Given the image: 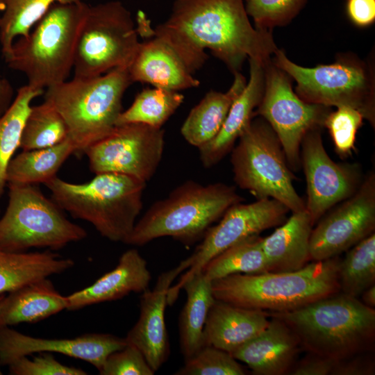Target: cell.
<instances>
[{"instance_id": "obj_42", "label": "cell", "mask_w": 375, "mask_h": 375, "mask_svg": "<svg viewBox=\"0 0 375 375\" xmlns=\"http://www.w3.org/2000/svg\"><path fill=\"white\" fill-rule=\"evenodd\" d=\"M374 372V360L369 352H364L338 360L331 375H372Z\"/></svg>"}, {"instance_id": "obj_29", "label": "cell", "mask_w": 375, "mask_h": 375, "mask_svg": "<svg viewBox=\"0 0 375 375\" xmlns=\"http://www.w3.org/2000/svg\"><path fill=\"white\" fill-rule=\"evenodd\" d=\"M74 152H76L75 147L68 137L50 147L23 151L8 163L6 183L45 184L57 176L58 169Z\"/></svg>"}, {"instance_id": "obj_14", "label": "cell", "mask_w": 375, "mask_h": 375, "mask_svg": "<svg viewBox=\"0 0 375 375\" xmlns=\"http://www.w3.org/2000/svg\"><path fill=\"white\" fill-rule=\"evenodd\" d=\"M165 147V131L142 124L117 125L86 147L90 170L95 174L117 173L147 183L156 173Z\"/></svg>"}, {"instance_id": "obj_31", "label": "cell", "mask_w": 375, "mask_h": 375, "mask_svg": "<svg viewBox=\"0 0 375 375\" xmlns=\"http://www.w3.org/2000/svg\"><path fill=\"white\" fill-rule=\"evenodd\" d=\"M44 90L26 84L17 92L14 101L0 117V197L6 184V169L20 146L23 129L31 108L32 101Z\"/></svg>"}, {"instance_id": "obj_30", "label": "cell", "mask_w": 375, "mask_h": 375, "mask_svg": "<svg viewBox=\"0 0 375 375\" xmlns=\"http://www.w3.org/2000/svg\"><path fill=\"white\" fill-rule=\"evenodd\" d=\"M262 238L253 235L233 244L209 260L201 272L211 282L232 274L272 272L262 250Z\"/></svg>"}, {"instance_id": "obj_3", "label": "cell", "mask_w": 375, "mask_h": 375, "mask_svg": "<svg viewBox=\"0 0 375 375\" xmlns=\"http://www.w3.org/2000/svg\"><path fill=\"white\" fill-rule=\"evenodd\" d=\"M340 260L338 256L294 272L229 275L212 281V294L217 300L267 312L296 310L340 292Z\"/></svg>"}, {"instance_id": "obj_13", "label": "cell", "mask_w": 375, "mask_h": 375, "mask_svg": "<svg viewBox=\"0 0 375 375\" xmlns=\"http://www.w3.org/2000/svg\"><path fill=\"white\" fill-rule=\"evenodd\" d=\"M289 212L284 204L270 198L247 204L240 202L228 208L219 222L207 230L194 252L180 262L186 272L176 285L169 288L168 305L175 302L183 285L212 258L247 238L280 226Z\"/></svg>"}, {"instance_id": "obj_6", "label": "cell", "mask_w": 375, "mask_h": 375, "mask_svg": "<svg viewBox=\"0 0 375 375\" xmlns=\"http://www.w3.org/2000/svg\"><path fill=\"white\" fill-rule=\"evenodd\" d=\"M88 7L86 1L53 5L27 36L14 42L4 58L8 66L23 73L35 88L67 81Z\"/></svg>"}, {"instance_id": "obj_41", "label": "cell", "mask_w": 375, "mask_h": 375, "mask_svg": "<svg viewBox=\"0 0 375 375\" xmlns=\"http://www.w3.org/2000/svg\"><path fill=\"white\" fill-rule=\"evenodd\" d=\"M338 360L308 353L298 362H295L289 374L292 375H331Z\"/></svg>"}, {"instance_id": "obj_26", "label": "cell", "mask_w": 375, "mask_h": 375, "mask_svg": "<svg viewBox=\"0 0 375 375\" xmlns=\"http://www.w3.org/2000/svg\"><path fill=\"white\" fill-rule=\"evenodd\" d=\"M246 78L234 74V80L225 92L210 90L192 108L184 121L181 133L190 144L198 149L210 142L222 128L229 109L244 90Z\"/></svg>"}, {"instance_id": "obj_36", "label": "cell", "mask_w": 375, "mask_h": 375, "mask_svg": "<svg viewBox=\"0 0 375 375\" xmlns=\"http://www.w3.org/2000/svg\"><path fill=\"white\" fill-rule=\"evenodd\" d=\"M308 0H245V10L258 30L272 31L289 24Z\"/></svg>"}, {"instance_id": "obj_7", "label": "cell", "mask_w": 375, "mask_h": 375, "mask_svg": "<svg viewBox=\"0 0 375 375\" xmlns=\"http://www.w3.org/2000/svg\"><path fill=\"white\" fill-rule=\"evenodd\" d=\"M132 83L128 67L92 78H76L47 88L44 100L64 119L76 151L108 135L122 112L123 96Z\"/></svg>"}, {"instance_id": "obj_45", "label": "cell", "mask_w": 375, "mask_h": 375, "mask_svg": "<svg viewBox=\"0 0 375 375\" xmlns=\"http://www.w3.org/2000/svg\"><path fill=\"white\" fill-rule=\"evenodd\" d=\"M362 302L367 306L375 307V284L365 290L362 294Z\"/></svg>"}, {"instance_id": "obj_44", "label": "cell", "mask_w": 375, "mask_h": 375, "mask_svg": "<svg viewBox=\"0 0 375 375\" xmlns=\"http://www.w3.org/2000/svg\"><path fill=\"white\" fill-rule=\"evenodd\" d=\"M3 10V0H0V19ZM12 88L6 79L0 78V117L11 104Z\"/></svg>"}, {"instance_id": "obj_25", "label": "cell", "mask_w": 375, "mask_h": 375, "mask_svg": "<svg viewBox=\"0 0 375 375\" xmlns=\"http://www.w3.org/2000/svg\"><path fill=\"white\" fill-rule=\"evenodd\" d=\"M67 307V297L60 294L46 278L3 296L0 300V327L37 323Z\"/></svg>"}, {"instance_id": "obj_18", "label": "cell", "mask_w": 375, "mask_h": 375, "mask_svg": "<svg viewBox=\"0 0 375 375\" xmlns=\"http://www.w3.org/2000/svg\"><path fill=\"white\" fill-rule=\"evenodd\" d=\"M185 269L178 265L162 272L154 288H147L140 298V313L138 322L125 337L127 344L135 346L156 372L166 362L169 344L165 312L167 293L174 279Z\"/></svg>"}, {"instance_id": "obj_16", "label": "cell", "mask_w": 375, "mask_h": 375, "mask_svg": "<svg viewBox=\"0 0 375 375\" xmlns=\"http://www.w3.org/2000/svg\"><path fill=\"white\" fill-rule=\"evenodd\" d=\"M301 165L306 180V209L313 226L337 203L351 196L361 183L356 165L336 163L328 155L321 128L311 130L303 137Z\"/></svg>"}, {"instance_id": "obj_17", "label": "cell", "mask_w": 375, "mask_h": 375, "mask_svg": "<svg viewBox=\"0 0 375 375\" xmlns=\"http://www.w3.org/2000/svg\"><path fill=\"white\" fill-rule=\"evenodd\" d=\"M127 344L125 338L88 333L74 338L49 339L24 335L9 326L0 327V365L34 353L56 352L86 361L98 371L111 353Z\"/></svg>"}, {"instance_id": "obj_33", "label": "cell", "mask_w": 375, "mask_h": 375, "mask_svg": "<svg viewBox=\"0 0 375 375\" xmlns=\"http://www.w3.org/2000/svg\"><path fill=\"white\" fill-rule=\"evenodd\" d=\"M183 101L184 96L178 91L156 87L144 89L136 95L131 106L122 110L116 126L142 124L162 128Z\"/></svg>"}, {"instance_id": "obj_27", "label": "cell", "mask_w": 375, "mask_h": 375, "mask_svg": "<svg viewBox=\"0 0 375 375\" xmlns=\"http://www.w3.org/2000/svg\"><path fill=\"white\" fill-rule=\"evenodd\" d=\"M73 260L51 251L10 252L0 249V294L64 272Z\"/></svg>"}, {"instance_id": "obj_38", "label": "cell", "mask_w": 375, "mask_h": 375, "mask_svg": "<svg viewBox=\"0 0 375 375\" xmlns=\"http://www.w3.org/2000/svg\"><path fill=\"white\" fill-rule=\"evenodd\" d=\"M363 116L349 106H338L327 115L324 127H326L333 140L335 151L341 158H347L355 150L358 130L362 126Z\"/></svg>"}, {"instance_id": "obj_39", "label": "cell", "mask_w": 375, "mask_h": 375, "mask_svg": "<svg viewBox=\"0 0 375 375\" xmlns=\"http://www.w3.org/2000/svg\"><path fill=\"white\" fill-rule=\"evenodd\" d=\"M101 375H153L142 352L134 345L127 344L120 350L114 351L106 358Z\"/></svg>"}, {"instance_id": "obj_8", "label": "cell", "mask_w": 375, "mask_h": 375, "mask_svg": "<svg viewBox=\"0 0 375 375\" xmlns=\"http://www.w3.org/2000/svg\"><path fill=\"white\" fill-rule=\"evenodd\" d=\"M272 61L295 81V93L304 101L331 108L351 107L374 127L375 74L372 62L343 54L332 64L305 67L291 61L279 49Z\"/></svg>"}, {"instance_id": "obj_24", "label": "cell", "mask_w": 375, "mask_h": 375, "mask_svg": "<svg viewBox=\"0 0 375 375\" xmlns=\"http://www.w3.org/2000/svg\"><path fill=\"white\" fill-rule=\"evenodd\" d=\"M312 226L310 215L304 209L293 212L270 235L262 238V250L272 272H294L311 260Z\"/></svg>"}, {"instance_id": "obj_9", "label": "cell", "mask_w": 375, "mask_h": 375, "mask_svg": "<svg viewBox=\"0 0 375 375\" xmlns=\"http://www.w3.org/2000/svg\"><path fill=\"white\" fill-rule=\"evenodd\" d=\"M231 152L234 181L241 189L257 199H275L292 212L306 209L281 144L266 120L253 118Z\"/></svg>"}, {"instance_id": "obj_15", "label": "cell", "mask_w": 375, "mask_h": 375, "mask_svg": "<svg viewBox=\"0 0 375 375\" xmlns=\"http://www.w3.org/2000/svg\"><path fill=\"white\" fill-rule=\"evenodd\" d=\"M322 217L311 232V261L338 256L374 233V173L370 172L351 196Z\"/></svg>"}, {"instance_id": "obj_40", "label": "cell", "mask_w": 375, "mask_h": 375, "mask_svg": "<svg viewBox=\"0 0 375 375\" xmlns=\"http://www.w3.org/2000/svg\"><path fill=\"white\" fill-rule=\"evenodd\" d=\"M29 359L22 356L14 360L8 365V372L12 375H85L87 372L59 362L52 355L41 352Z\"/></svg>"}, {"instance_id": "obj_5", "label": "cell", "mask_w": 375, "mask_h": 375, "mask_svg": "<svg viewBox=\"0 0 375 375\" xmlns=\"http://www.w3.org/2000/svg\"><path fill=\"white\" fill-rule=\"evenodd\" d=\"M44 185L62 210L90 223L106 239L123 243L142 210L146 186L133 177L117 173L97 174L84 183L56 176Z\"/></svg>"}, {"instance_id": "obj_12", "label": "cell", "mask_w": 375, "mask_h": 375, "mask_svg": "<svg viewBox=\"0 0 375 375\" xmlns=\"http://www.w3.org/2000/svg\"><path fill=\"white\" fill-rule=\"evenodd\" d=\"M265 90L255 110L276 134L292 171L301 166V144L310 131L324 127L331 107L309 103L292 88V78L271 60L264 64Z\"/></svg>"}, {"instance_id": "obj_10", "label": "cell", "mask_w": 375, "mask_h": 375, "mask_svg": "<svg viewBox=\"0 0 375 375\" xmlns=\"http://www.w3.org/2000/svg\"><path fill=\"white\" fill-rule=\"evenodd\" d=\"M8 203L0 219V249L24 252L33 247L60 249L85 238L87 232L35 185L8 183Z\"/></svg>"}, {"instance_id": "obj_22", "label": "cell", "mask_w": 375, "mask_h": 375, "mask_svg": "<svg viewBox=\"0 0 375 375\" xmlns=\"http://www.w3.org/2000/svg\"><path fill=\"white\" fill-rule=\"evenodd\" d=\"M128 73L132 83H149L175 91L200 85L174 51L156 36L140 43Z\"/></svg>"}, {"instance_id": "obj_21", "label": "cell", "mask_w": 375, "mask_h": 375, "mask_svg": "<svg viewBox=\"0 0 375 375\" xmlns=\"http://www.w3.org/2000/svg\"><path fill=\"white\" fill-rule=\"evenodd\" d=\"M151 275L146 260L135 249L126 251L118 264L91 285L67 297V310L121 299L131 292H142L149 285Z\"/></svg>"}, {"instance_id": "obj_46", "label": "cell", "mask_w": 375, "mask_h": 375, "mask_svg": "<svg viewBox=\"0 0 375 375\" xmlns=\"http://www.w3.org/2000/svg\"><path fill=\"white\" fill-rule=\"evenodd\" d=\"M5 295V294H0V300L3 297V296ZM2 374V372H1V370L0 369V375Z\"/></svg>"}, {"instance_id": "obj_28", "label": "cell", "mask_w": 375, "mask_h": 375, "mask_svg": "<svg viewBox=\"0 0 375 375\" xmlns=\"http://www.w3.org/2000/svg\"><path fill=\"white\" fill-rule=\"evenodd\" d=\"M182 288L187 299L179 317V340L181 353L187 360L203 346V328L215 299L212 282L201 272L189 279Z\"/></svg>"}, {"instance_id": "obj_43", "label": "cell", "mask_w": 375, "mask_h": 375, "mask_svg": "<svg viewBox=\"0 0 375 375\" xmlns=\"http://www.w3.org/2000/svg\"><path fill=\"white\" fill-rule=\"evenodd\" d=\"M346 11L354 25L367 27L375 22V0H347Z\"/></svg>"}, {"instance_id": "obj_19", "label": "cell", "mask_w": 375, "mask_h": 375, "mask_svg": "<svg viewBox=\"0 0 375 375\" xmlns=\"http://www.w3.org/2000/svg\"><path fill=\"white\" fill-rule=\"evenodd\" d=\"M249 62V79L232 103L218 133L199 148L200 160L204 167L219 163L233 149L235 142L255 117L265 90V69L262 63L253 58Z\"/></svg>"}, {"instance_id": "obj_23", "label": "cell", "mask_w": 375, "mask_h": 375, "mask_svg": "<svg viewBox=\"0 0 375 375\" xmlns=\"http://www.w3.org/2000/svg\"><path fill=\"white\" fill-rule=\"evenodd\" d=\"M269 316L264 310L215 299L203 328V346H212L231 353L264 331L269 322Z\"/></svg>"}, {"instance_id": "obj_4", "label": "cell", "mask_w": 375, "mask_h": 375, "mask_svg": "<svg viewBox=\"0 0 375 375\" xmlns=\"http://www.w3.org/2000/svg\"><path fill=\"white\" fill-rule=\"evenodd\" d=\"M243 201L233 186L187 181L153 203L124 243L142 246L158 238L172 237L190 244L203 238L228 208Z\"/></svg>"}, {"instance_id": "obj_11", "label": "cell", "mask_w": 375, "mask_h": 375, "mask_svg": "<svg viewBox=\"0 0 375 375\" xmlns=\"http://www.w3.org/2000/svg\"><path fill=\"white\" fill-rule=\"evenodd\" d=\"M131 12L119 1L90 6L74 60V77L92 78L128 67L140 42Z\"/></svg>"}, {"instance_id": "obj_1", "label": "cell", "mask_w": 375, "mask_h": 375, "mask_svg": "<svg viewBox=\"0 0 375 375\" xmlns=\"http://www.w3.org/2000/svg\"><path fill=\"white\" fill-rule=\"evenodd\" d=\"M153 35L167 43L193 74L208 58L207 49L234 74L247 58L261 63L278 49L272 31L256 29L243 0H175L169 17Z\"/></svg>"}, {"instance_id": "obj_20", "label": "cell", "mask_w": 375, "mask_h": 375, "mask_svg": "<svg viewBox=\"0 0 375 375\" xmlns=\"http://www.w3.org/2000/svg\"><path fill=\"white\" fill-rule=\"evenodd\" d=\"M272 318L264 331L231 353L253 374H289L301 349L292 331L282 320Z\"/></svg>"}, {"instance_id": "obj_35", "label": "cell", "mask_w": 375, "mask_h": 375, "mask_svg": "<svg viewBox=\"0 0 375 375\" xmlns=\"http://www.w3.org/2000/svg\"><path fill=\"white\" fill-rule=\"evenodd\" d=\"M68 137L66 124L56 110L45 101L31 106L23 129L19 147L29 151L56 145Z\"/></svg>"}, {"instance_id": "obj_34", "label": "cell", "mask_w": 375, "mask_h": 375, "mask_svg": "<svg viewBox=\"0 0 375 375\" xmlns=\"http://www.w3.org/2000/svg\"><path fill=\"white\" fill-rule=\"evenodd\" d=\"M347 251L340 264V291L358 297L365 290L375 284L374 233Z\"/></svg>"}, {"instance_id": "obj_2", "label": "cell", "mask_w": 375, "mask_h": 375, "mask_svg": "<svg viewBox=\"0 0 375 375\" xmlns=\"http://www.w3.org/2000/svg\"><path fill=\"white\" fill-rule=\"evenodd\" d=\"M268 313L282 320L308 353L340 360L374 349V308L343 292L296 310Z\"/></svg>"}, {"instance_id": "obj_37", "label": "cell", "mask_w": 375, "mask_h": 375, "mask_svg": "<svg viewBox=\"0 0 375 375\" xmlns=\"http://www.w3.org/2000/svg\"><path fill=\"white\" fill-rule=\"evenodd\" d=\"M176 375H244L246 372L233 356L212 346L202 347L185 360Z\"/></svg>"}, {"instance_id": "obj_32", "label": "cell", "mask_w": 375, "mask_h": 375, "mask_svg": "<svg viewBox=\"0 0 375 375\" xmlns=\"http://www.w3.org/2000/svg\"><path fill=\"white\" fill-rule=\"evenodd\" d=\"M86 0H3L0 19V44L3 58L17 37H26L55 3H72Z\"/></svg>"}]
</instances>
